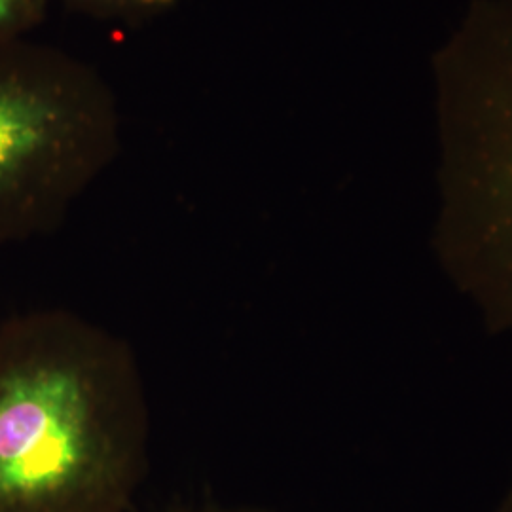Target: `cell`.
<instances>
[{
  "instance_id": "1",
  "label": "cell",
  "mask_w": 512,
  "mask_h": 512,
  "mask_svg": "<svg viewBox=\"0 0 512 512\" xmlns=\"http://www.w3.org/2000/svg\"><path fill=\"white\" fill-rule=\"evenodd\" d=\"M148 459L126 338L63 308L0 325V512H129Z\"/></svg>"
},
{
  "instance_id": "2",
  "label": "cell",
  "mask_w": 512,
  "mask_h": 512,
  "mask_svg": "<svg viewBox=\"0 0 512 512\" xmlns=\"http://www.w3.org/2000/svg\"><path fill=\"white\" fill-rule=\"evenodd\" d=\"M120 145L116 93L93 65L0 38V247L55 232Z\"/></svg>"
},
{
  "instance_id": "3",
  "label": "cell",
  "mask_w": 512,
  "mask_h": 512,
  "mask_svg": "<svg viewBox=\"0 0 512 512\" xmlns=\"http://www.w3.org/2000/svg\"><path fill=\"white\" fill-rule=\"evenodd\" d=\"M507 59L448 133L437 226L442 268L497 332H512V50Z\"/></svg>"
},
{
  "instance_id": "4",
  "label": "cell",
  "mask_w": 512,
  "mask_h": 512,
  "mask_svg": "<svg viewBox=\"0 0 512 512\" xmlns=\"http://www.w3.org/2000/svg\"><path fill=\"white\" fill-rule=\"evenodd\" d=\"M88 16L99 19H135L152 18L171 10L179 0H63Z\"/></svg>"
},
{
  "instance_id": "5",
  "label": "cell",
  "mask_w": 512,
  "mask_h": 512,
  "mask_svg": "<svg viewBox=\"0 0 512 512\" xmlns=\"http://www.w3.org/2000/svg\"><path fill=\"white\" fill-rule=\"evenodd\" d=\"M52 0H0V38L29 37L48 14Z\"/></svg>"
},
{
  "instance_id": "6",
  "label": "cell",
  "mask_w": 512,
  "mask_h": 512,
  "mask_svg": "<svg viewBox=\"0 0 512 512\" xmlns=\"http://www.w3.org/2000/svg\"><path fill=\"white\" fill-rule=\"evenodd\" d=\"M497 512H512V480L511 484H509L507 494L501 499V503H499V507H497Z\"/></svg>"
}]
</instances>
